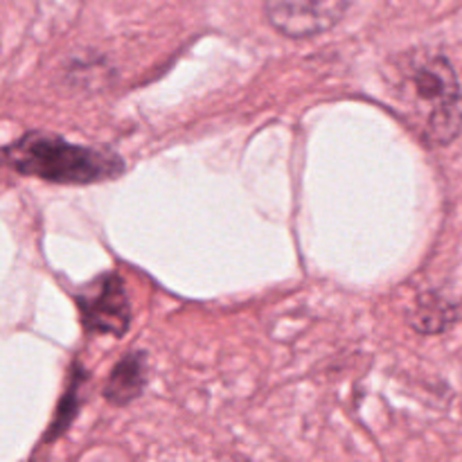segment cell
<instances>
[{"instance_id": "6", "label": "cell", "mask_w": 462, "mask_h": 462, "mask_svg": "<svg viewBox=\"0 0 462 462\" xmlns=\"http://www.w3.org/2000/svg\"><path fill=\"white\" fill-rule=\"evenodd\" d=\"M456 307L438 296H420L413 314H411V325L422 334L445 332L456 320Z\"/></svg>"}, {"instance_id": "1", "label": "cell", "mask_w": 462, "mask_h": 462, "mask_svg": "<svg viewBox=\"0 0 462 462\" xmlns=\"http://www.w3.org/2000/svg\"><path fill=\"white\" fill-rule=\"evenodd\" d=\"M383 79L397 111L429 147H447L462 131V88L442 52L413 48L395 54Z\"/></svg>"}, {"instance_id": "3", "label": "cell", "mask_w": 462, "mask_h": 462, "mask_svg": "<svg viewBox=\"0 0 462 462\" xmlns=\"http://www.w3.org/2000/svg\"><path fill=\"white\" fill-rule=\"evenodd\" d=\"M347 0H264V16L287 39H314L343 21Z\"/></svg>"}, {"instance_id": "4", "label": "cell", "mask_w": 462, "mask_h": 462, "mask_svg": "<svg viewBox=\"0 0 462 462\" xmlns=\"http://www.w3.org/2000/svg\"><path fill=\"white\" fill-rule=\"evenodd\" d=\"M81 323L90 334H111L122 338L131 325V305L120 275L111 273L86 296L77 298Z\"/></svg>"}, {"instance_id": "2", "label": "cell", "mask_w": 462, "mask_h": 462, "mask_svg": "<svg viewBox=\"0 0 462 462\" xmlns=\"http://www.w3.org/2000/svg\"><path fill=\"white\" fill-rule=\"evenodd\" d=\"M5 161L23 176L61 185H90L117 179L125 161L106 149L86 147L61 135L25 134L5 147Z\"/></svg>"}, {"instance_id": "7", "label": "cell", "mask_w": 462, "mask_h": 462, "mask_svg": "<svg viewBox=\"0 0 462 462\" xmlns=\"http://www.w3.org/2000/svg\"><path fill=\"white\" fill-rule=\"evenodd\" d=\"M75 411H77V383H72L70 393H68L66 402L61 404V411H59L57 420L52 422V429H50V436L57 438L63 429L70 424V420L75 418Z\"/></svg>"}, {"instance_id": "5", "label": "cell", "mask_w": 462, "mask_h": 462, "mask_svg": "<svg viewBox=\"0 0 462 462\" xmlns=\"http://www.w3.org/2000/svg\"><path fill=\"white\" fill-rule=\"evenodd\" d=\"M147 383V355L144 352H131L122 356L108 377L104 397L113 406H125L138 400Z\"/></svg>"}]
</instances>
